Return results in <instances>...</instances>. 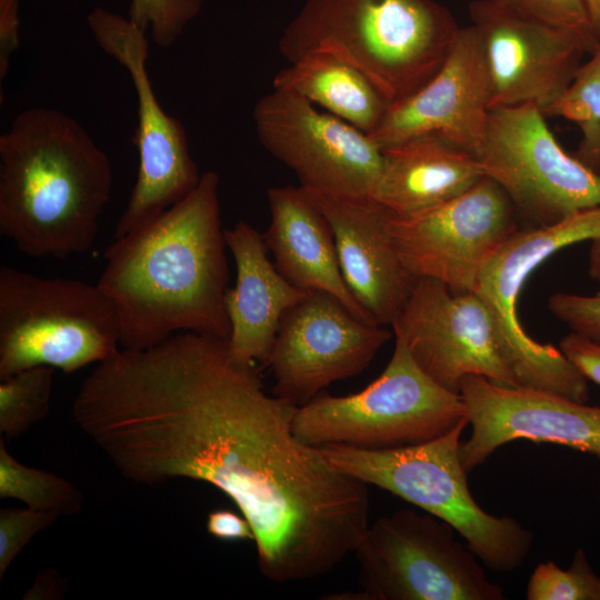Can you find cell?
<instances>
[{"mask_svg": "<svg viewBox=\"0 0 600 600\" xmlns=\"http://www.w3.org/2000/svg\"><path fill=\"white\" fill-rule=\"evenodd\" d=\"M532 103L491 108L477 157L529 228L600 207V173L564 151Z\"/></svg>", "mask_w": 600, "mask_h": 600, "instance_id": "obj_10", "label": "cell"}, {"mask_svg": "<svg viewBox=\"0 0 600 600\" xmlns=\"http://www.w3.org/2000/svg\"><path fill=\"white\" fill-rule=\"evenodd\" d=\"M548 308L572 333L600 343V293L558 292L549 298Z\"/></svg>", "mask_w": 600, "mask_h": 600, "instance_id": "obj_31", "label": "cell"}, {"mask_svg": "<svg viewBox=\"0 0 600 600\" xmlns=\"http://www.w3.org/2000/svg\"><path fill=\"white\" fill-rule=\"evenodd\" d=\"M544 116L563 118L579 128L581 139L574 156L600 173V40Z\"/></svg>", "mask_w": 600, "mask_h": 600, "instance_id": "obj_24", "label": "cell"}, {"mask_svg": "<svg viewBox=\"0 0 600 600\" xmlns=\"http://www.w3.org/2000/svg\"><path fill=\"white\" fill-rule=\"evenodd\" d=\"M59 513L32 508L0 510V578L39 531L52 524Z\"/></svg>", "mask_w": 600, "mask_h": 600, "instance_id": "obj_29", "label": "cell"}, {"mask_svg": "<svg viewBox=\"0 0 600 600\" xmlns=\"http://www.w3.org/2000/svg\"><path fill=\"white\" fill-rule=\"evenodd\" d=\"M528 600H600V577L590 566L586 551L577 549L568 569L552 561L540 562L528 586Z\"/></svg>", "mask_w": 600, "mask_h": 600, "instance_id": "obj_27", "label": "cell"}, {"mask_svg": "<svg viewBox=\"0 0 600 600\" xmlns=\"http://www.w3.org/2000/svg\"><path fill=\"white\" fill-rule=\"evenodd\" d=\"M112 179L107 153L77 120L27 109L0 136V233L29 257L87 252Z\"/></svg>", "mask_w": 600, "mask_h": 600, "instance_id": "obj_3", "label": "cell"}, {"mask_svg": "<svg viewBox=\"0 0 600 600\" xmlns=\"http://www.w3.org/2000/svg\"><path fill=\"white\" fill-rule=\"evenodd\" d=\"M304 190L330 223L349 289L378 324L391 326L418 280L388 232L392 212L372 197Z\"/></svg>", "mask_w": 600, "mask_h": 600, "instance_id": "obj_19", "label": "cell"}, {"mask_svg": "<svg viewBox=\"0 0 600 600\" xmlns=\"http://www.w3.org/2000/svg\"><path fill=\"white\" fill-rule=\"evenodd\" d=\"M219 187L218 173L203 172L181 201L106 249L97 284L117 310L121 349L146 350L181 331L228 340Z\"/></svg>", "mask_w": 600, "mask_h": 600, "instance_id": "obj_2", "label": "cell"}, {"mask_svg": "<svg viewBox=\"0 0 600 600\" xmlns=\"http://www.w3.org/2000/svg\"><path fill=\"white\" fill-rule=\"evenodd\" d=\"M383 372L363 390L316 396L299 406L294 436L312 447L342 444L368 450L402 448L439 438L468 419L460 393L434 382L394 336Z\"/></svg>", "mask_w": 600, "mask_h": 600, "instance_id": "obj_7", "label": "cell"}, {"mask_svg": "<svg viewBox=\"0 0 600 600\" xmlns=\"http://www.w3.org/2000/svg\"><path fill=\"white\" fill-rule=\"evenodd\" d=\"M559 348L588 381L600 384V343L571 332Z\"/></svg>", "mask_w": 600, "mask_h": 600, "instance_id": "obj_32", "label": "cell"}, {"mask_svg": "<svg viewBox=\"0 0 600 600\" xmlns=\"http://www.w3.org/2000/svg\"><path fill=\"white\" fill-rule=\"evenodd\" d=\"M273 89L296 93L369 134L390 102L348 62L323 52L309 53L281 69Z\"/></svg>", "mask_w": 600, "mask_h": 600, "instance_id": "obj_23", "label": "cell"}, {"mask_svg": "<svg viewBox=\"0 0 600 600\" xmlns=\"http://www.w3.org/2000/svg\"><path fill=\"white\" fill-rule=\"evenodd\" d=\"M252 116L263 148L297 174L302 188L338 196H372L382 150L366 132L279 89L259 99Z\"/></svg>", "mask_w": 600, "mask_h": 600, "instance_id": "obj_13", "label": "cell"}, {"mask_svg": "<svg viewBox=\"0 0 600 600\" xmlns=\"http://www.w3.org/2000/svg\"><path fill=\"white\" fill-rule=\"evenodd\" d=\"M483 177L474 156L424 134L382 149L371 197L394 216H411L460 196Z\"/></svg>", "mask_w": 600, "mask_h": 600, "instance_id": "obj_22", "label": "cell"}, {"mask_svg": "<svg viewBox=\"0 0 600 600\" xmlns=\"http://www.w3.org/2000/svg\"><path fill=\"white\" fill-rule=\"evenodd\" d=\"M237 269L236 284L224 296L230 322L227 348L244 364L267 366L284 312L309 291L290 283L268 257V248L257 229L238 221L224 230Z\"/></svg>", "mask_w": 600, "mask_h": 600, "instance_id": "obj_20", "label": "cell"}, {"mask_svg": "<svg viewBox=\"0 0 600 600\" xmlns=\"http://www.w3.org/2000/svg\"><path fill=\"white\" fill-rule=\"evenodd\" d=\"M202 3L203 0H131L128 19L144 31L151 27L153 41L167 48L199 13Z\"/></svg>", "mask_w": 600, "mask_h": 600, "instance_id": "obj_28", "label": "cell"}, {"mask_svg": "<svg viewBox=\"0 0 600 600\" xmlns=\"http://www.w3.org/2000/svg\"><path fill=\"white\" fill-rule=\"evenodd\" d=\"M207 531L220 540H253V530L242 514L230 510H214L208 514Z\"/></svg>", "mask_w": 600, "mask_h": 600, "instance_id": "obj_34", "label": "cell"}, {"mask_svg": "<svg viewBox=\"0 0 600 600\" xmlns=\"http://www.w3.org/2000/svg\"><path fill=\"white\" fill-rule=\"evenodd\" d=\"M297 404L268 394L227 340L179 332L97 363L72 402L78 429L127 479L207 482L247 518L261 574L323 576L369 527L368 484L293 433Z\"/></svg>", "mask_w": 600, "mask_h": 600, "instance_id": "obj_1", "label": "cell"}, {"mask_svg": "<svg viewBox=\"0 0 600 600\" xmlns=\"http://www.w3.org/2000/svg\"><path fill=\"white\" fill-rule=\"evenodd\" d=\"M501 187L484 176L460 196L388 221L404 268L416 279L443 282L453 293L474 292L490 256L519 228Z\"/></svg>", "mask_w": 600, "mask_h": 600, "instance_id": "obj_12", "label": "cell"}, {"mask_svg": "<svg viewBox=\"0 0 600 600\" xmlns=\"http://www.w3.org/2000/svg\"><path fill=\"white\" fill-rule=\"evenodd\" d=\"M121 349L120 322L98 284L0 268V380L47 366L64 373Z\"/></svg>", "mask_w": 600, "mask_h": 600, "instance_id": "obj_6", "label": "cell"}, {"mask_svg": "<svg viewBox=\"0 0 600 600\" xmlns=\"http://www.w3.org/2000/svg\"><path fill=\"white\" fill-rule=\"evenodd\" d=\"M18 0H0V80L6 78L12 53L19 48Z\"/></svg>", "mask_w": 600, "mask_h": 600, "instance_id": "obj_33", "label": "cell"}, {"mask_svg": "<svg viewBox=\"0 0 600 600\" xmlns=\"http://www.w3.org/2000/svg\"><path fill=\"white\" fill-rule=\"evenodd\" d=\"M270 223L263 233L279 272L293 286L322 291L363 321L378 324L349 289L330 223L301 187L268 190Z\"/></svg>", "mask_w": 600, "mask_h": 600, "instance_id": "obj_21", "label": "cell"}, {"mask_svg": "<svg viewBox=\"0 0 600 600\" xmlns=\"http://www.w3.org/2000/svg\"><path fill=\"white\" fill-rule=\"evenodd\" d=\"M599 238L600 207L584 209L549 226L518 229L483 266L474 292L492 317L519 387L588 401V380L560 348L540 343L524 331L517 302L527 279L544 260L566 247Z\"/></svg>", "mask_w": 600, "mask_h": 600, "instance_id": "obj_9", "label": "cell"}, {"mask_svg": "<svg viewBox=\"0 0 600 600\" xmlns=\"http://www.w3.org/2000/svg\"><path fill=\"white\" fill-rule=\"evenodd\" d=\"M459 30L433 0H306L278 49L289 62L332 54L362 72L391 104L440 69Z\"/></svg>", "mask_w": 600, "mask_h": 600, "instance_id": "obj_4", "label": "cell"}, {"mask_svg": "<svg viewBox=\"0 0 600 600\" xmlns=\"http://www.w3.org/2000/svg\"><path fill=\"white\" fill-rule=\"evenodd\" d=\"M500 1L520 13L549 26L597 37L592 29L586 0Z\"/></svg>", "mask_w": 600, "mask_h": 600, "instance_id": "obj_30", "label": "cell"}, {"mask_svg": "<svg viewBox=\"0 0 600 600\" xmlns=\"http://www.w3.org/2000/svg\"><path fill=\"white\" fill-rule=\"evenodd\" d=\"M446 521L410 508L369 524L354 549L360 591L327 599L503 600L478 557Z\"/></svg>", "mask_w": 600, "mask_h": 600, "instance_id": "obj_8", "label": "cell"}, {"mask_svg": "<svg viewBox=\"0 0 600 600\" xmlns=\"http://www.w3.org/2000/svg\"><path fill=\"white\" fill-rule=\"evenodd\" d=\"M53 368L22 370L0 382V434L12 439L26 432L49 412Z\"/></svg>", "mask_w": 600, "mask_h": 600, "instance_id": "obj_26", "label": "cell"}, {"mask_svg": "<svg viewBox=\"0 0 600 600\" xmlns=\"http://www.w3.org/2000/svg\"><path fill=\"white\" fill-rule=\"evenodd\" d=\"M592 29L600 39V0H586Z\"/></svg>", "mask_w": 600, "mask_h": 600, "instance_id": "obj_36", "label": "cell"}, {"mask_svg": "<svg viewBox=\"0 0 600 600\" xmlns=\"http://www.w3.org/2000/svg\"><path fill=\"white\" fill-rule=\"evenodd\" d=\"M0 497L24 502L29 508L69 516L81 508L82 494L69 481L51 472L20 463L0 438Z\"/></svg>", "mask_w": 600, "mask_h": 600, "instance_id": "obj_25", "label": "cell"}, {"mask_svg": "<svg viewBox=\"0 0 600 600\" xmlns=\"http://www.w3.org/2000/svg\"><path fill=\"white\" fill-rule=\"evenodd\" d=\"M391 338L333 296L309 291L281 318L268 364L273 394L297 406L332 382L361 373Z\"/></svg>", "mask_w": 600, "mask_h": 600, "instance_id": "obj_16", "label": "cell"}, {"mask_svg": "<svg viewBox=\"0 0 600 600\" xmlns=\"http://www.w3.org/2000/svg\"><path fill=\"white\" fill-rule=\"evenodd\" d=\"M468 424L462 421L439 438L402 448L329 444L320 450L341 472L448 522L488 569L511 572L526 561L533 533L512 517L484 511L473 499L460 454Z\"/></svg>", "mask_w": 600, "mask_h": 600, "instance_id": "obj_5", "label": "cell"}, {"mask_svg": "<svg viewBox=\"0 0 600 600\" xmlns=\"http://www.w3.org/2000/svg\"><path fill=\"white\" fill-rule=\"evenodd\" d=\"M88 24L101 50L129 72L137 96V180L114 230L120 238L187 197L202 173L189 151L183 124L160 106L147 69L146 31L129 19L94 9Z\"/></svg>", "mask_w": 600, "mask_h": 600, "instance_id": "obj_11", "label": "cell"}, {"mask_svg": "<svg viewBox=\"0 0 600 600\" xmlns=\"http://www.w3.org/2000/svg\"><path fill=\"white\" fill-rule=\"evenodd\" d=\"M490 82L476 29L460 28L440 69L419 89L391 103L368 136L381 150L434 134L478 157L490 112Z\"/></svg>", "mask_w": 600, "mask_h": 600, "instance_id": "obj_18", "label": "cell"}, {"mask_svg": "<svg viewBox=\"0 0 600 600\" xmlns=\"http://www.w3.org/2000/svg\"><path fill=\"white\" fill-rule=\"evenodd\" d=\"M470 438L461 442L467 472L483 464L501 446L518 439L566 446L600 457V407L523 387L464 377Z\"/></svg>", "mask_w": 600, "mask_h": 600, "instance_id": "obj_17", "label": "cell"}, {"mask_svg": "<svg viewBox=\"0 0 600 600\" xmlns=\"http://www.w3.org/2000/svg\"><path fill=\"white\" fill-rule=\"evenodd\" d=\"M469 16L484 54L491 108L532 103L544 113L600 40L529 18L500 0H474Z\"/></svg>", "mask_w": 600, "mask_h": 600, "instance_id": "obj_14", "label": "cell"}, {"mask_svg": "<svg viewBox=\"0 0 600 600\" xmlns=\"http://www.w3.org/2000/svg\"><path fill=\"white\" fill-rule=\"evenodd\" d=\"M391 327L420 369L448 391L460 393L468 376L519 387L476 292L453 293L443 282L418 279Z\"/></svg>", "mask_w": 600, "mask_h": 600, "instance_id": "obj_15", "label": "cell"}, {"mask_svg": "<svg viewBox=\"0 0 600 600\" xmlns=\"http://www.w3.org/2000/svg\"><path fill=\"white\" fill-rule=\"evenodd\" d=\"M588 272L593 280L600 283V238L591 241Z\"/></svg>", "mask_w": 600, "mask_h": 600, "instance_id": "obj_35", "label": "cell"}]
</instances>
